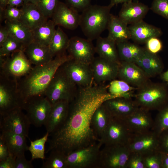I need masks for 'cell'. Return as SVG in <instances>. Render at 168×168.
Masks as SVG:
<instances>
[{
    "instance_id": "obj_1",
    "label": "cell",
    "mask_w": 168,
    "mask_h": 168,
    "mask_svg": "<svg viewBox=\"0 0 168 168\" xmlns=\"http://www.w3.org/2000/svg\"><path fill=\"white\" fill-rule=\"evenodd\" d=\"M112 96L103 83L78 87L65 121L49 134L46 152L55 150L67 155L99 141L91 127L92 117L98 107Z\"/></svg>"
},
{
    "instance_id": "obj_2",
    "label": "cell",
    "mask_w": 168,
    "mask_h": 168,
    "mask_svg": "<svg viewBox=\"0 0 168 168\" xmlns=\"http://www.w3.org/2000/svg\"><path fill=\"white\" fill-rule=\"evenodd\" d=\"M71 59L66 53L56 56L47 63L33 67L29 73L17 81L18 89L24 101L32 96L44 95L57 70Z\"/></svg>"
},
{
    "instance_id": "obj_3",
    "label": "cell",
    "mask_w": 168,
    "mask_h": 168,
    "mask_svg": "<svg viewBox=\"0 0 168 168\" xmlns=\"http://www.w3.org/2000/svg\"><path fill=\"white\" fill-rule=\"evenodd\" d=\"M114 5H90L80 14L79 26L87 38L92 41L97 39L107 29L111 13Z\"/></svg>"
},
{
    "instance_id": "obj_4",
    "label": "cell",
    "mask_w": 168,
    "mask_h": 168,
    "mask_svg": "<svg viewBox=\"0 0 168 168\" xmlns=\"http://www.w3.org/2000/svg\"><path fill=\"white\" fill-rule=\"evenodd\" d=\"M134 100L139 107L149 111L158 110L168 102L166 84L149 81L137 89Z\"/></svg>"
},
{
    "instance_id": "obj_5",
    "label": "cell",
    "mask_w": 168,
    "mask_h": 168,
    "mask_svg": "<svg viewBox=\"0 0 168 168\" xmlns=\"http://www.w3.org/2000/svg\"><path fill=\"white\" fill-rule=\"evenodd\" d=\"M62 65L57 70L45 92L44 96L52 104L61 100L70 103L77 93L78 87L68 76Z\"/></svg>"
},
{
    "instance_id": "obj_6",
    "label": "cell",
    "mask_w": 168,
    "mask_h": 168,
    "mask_svg": "<svg viewBox=\"0 0 168 168\" xmlns=\"http://www.w3.org/2000/svg\"><path fill=\"white\" fill-rule=\"evenodd\" d=\"M32 65L24 50H19L6 57H0V75L18 81L29 73Z\"/></svg>"
},
{
    "instance_id": "obj_7",
    "label": "cell",
    "mask_w": 168,
    "mask_h": 168,
    "mask_svg": "<svg viewBox=\"0 0 168 168\" xmlns=\"http://www.w3.org/2000/svg\"><path fill=\"white\" fill-rule=\"evenodd\" d=\"M0 80V115L16 108L22 109L24 101L18 89L17 81L1 75Z\"/></svg>"
},
{
    "instance_id": "obj_8",
    "label": "cell",
    "mask_w": 168,
    "mask_h": 168,
    "mask_svg": "<svg viewBox=\"0 0 168 168\" xmlns=\"http://www.w3.org/2000/svg\"><path fill=\"white\" fill-rule=\"evenodd\" d=\"M130 153L126 145H104L100 151L98 168H126Z\"/></svg>"
},
{
    "instance_id": "obj_9",
    "label": "cell",
    "mask_w": 168,
    "mask_h": 168,
    "mask_svg": "<svg viewBox=\"0 0 168 168\" xmlns=\"http://www.w3.org/2000/svg\"><path fill=\"white\" fill-rule=\"evenodd\" d=\"M102 146L98 141L67 155L68 168H98Z\"/></svg>"
},
{
    "instance_id": "obj_10",
    "label": "cell",
    "mask_w": 168,
    "mask_h": 168,
    "mask_svg": "<svg viewBox=\"0 0 168 168\" xmlns=\"http://www.w3.org/2000/svg\"><path fill=\"white\" fill-rule=\"evenodd\" d=\"M52 105L44 95L37 96L25 100L22 109L31 124L40 127L45 125Z\"/></svg>"
},
{
    "instance_id": "obj_11",
    "label": "cell",
    "mask_w": 168,
    "mask_h": 168,
    "mask_svg": "<svg viewBox=\"0 0 168 168\" xmlns=\"http://www.w3.org/2000/svg\"><path fill=\"white\" fill-rule=\"evenodd\" d=\"M21 108H18L0 115L1 131L21 135L28 138L31 123Z\"/></svg>"
},
{
    "instance_id": "obj_12",
    "label": "cell",
    "mask_w": 168,
    "mask_h": 168,
    "mask_svg": "<svg viewBox=\"0 0 168 168\" xmlns=\"http://www.w3.org/2000/svg\"><path fill=\"white\" fill-rule=\"evenodd\" d=\"M132 133L124 120L112 117L99 141L102 146L126 145Z\"/></svg>"
},
{
    "instance_id": "obj_13",
    "label": "cell",
    "mask_w": 168,
    "mask_h": 168,
    "mask_svg": "<svg viewBox=\"0 0 168 168\" xmlns=\"http://www.w3.org/2000/svg\"><path fill=\"white\" fill-rule=\"evenodd\" d=\"M126 145L131 152L143 156L159 151V136L152 130L139 133H133Z\"/></svg>"
},
{
    "instance_id": "obj_14",
    "label": "cell",
    "mask_w": 168,
    "mask_h": 168,
    "mask_svg": "<svg viewBox=\"0 0 168 168\" xmlns=\"http://www.w3.org/2000/svg\"><path fill=\"white\" fill-rule=\"evenodd\" d=\"M67 51L73 59L89 65L94 59L96 53L92 41L77 36L70 39Z\"/></svg>"
},
{
    "instance_id": "obj_15",
    "label": "cell",
    "mask_w": 168,
    "mask_h": 168,
    "mask_svg": "<svg viewBox=\"0 0 168 168\" xmlns=\"http://www.w3.org/2000/svg\"><path fill=\"white\" fill-rule=\"evenodd\" d=\"M62 66L68 76L78 87L87 86L93 83L90 65L71 59L64 63Z\"/></svg>"
},
{
    "instance_id": "obj_16",
    "label": "cell",
    "mask_w": 168,
    "mask_h": 168,
    "mask_svg": "<svg viewBox=\"0 0 168 168\" xmlns=\"http://www.w3.org/2000/svg\"><path fill=\"white\" fill-rule=\"evenodd\" d=\"M117 77L137 89L150 81L143 70L135 63L120 61Z\"/></svg>"
},
{
    "instance_id": "obj_17",
    "label": "cell",
    "mask_w": 168,
    "mask_h": 168,
    "mask_svg": "<svg viewBox=\"0 0 168 168\" xmlns=\"http://www.w3.org/2000/svg\"><path fill=\"white\" fill-rule=\"evenodd\" d=\"M119 64L99 56L95 57L90 64L94 81L102 84L117 77Z\"/></svg>"
},
{
    "instance_id": "obj_18",
    "label": "cell",
    "mask_w": 168,
    "mask_h": 168,
    "mask_svg": "<svg viewBox=\"0 0 168 168\" xmlns=\"http://www.w3.org/2000/svg\"><path fill=\"white\" fill-rule=\"evenodd\" d=\"M103 104L113 117L124 120L139 107L131 97H114L105 100Z\"/></svg>"
},
{
    "instance_id": "obj_19",
    "label": "cell",
    "mask_w": 168,
    "mask_h": 168,
    "mask_svg": "<svg viewBox=\"0 0 168 168\" xmlns=\"http://www.w3.org/2000/svg\"><path fill=\"white\" fill-rule=\"evenodd\" d=\"M66 3L59 1L52 18L56 26L74 30L79 26L80 14Z\"/></svg>"
},
{
    "instance_id": "obj_20",
    "label": "cell",
    "mask_w": 168,
    "mask_h": 168,
    "mask_svg": "<svg viewBox=\"0 0 168 168\" xmlns=\"http://www.w3.org/2000/svg\"><path fill=\"white\" fill-rule=\"evenodd\" d=\"M124 120L132 133H139L152 130L154 119L150 111L139 107Z\"/></svg>"
},
{
    "instance_id": "obj_21",
    "label": "cell",
    "mask_w": 168,
    "mask_h": 168,
    "mask_svg": "<svg viewBox=\"0 0 168 168\" xmlns=\"http://www.w3.org/2000/svg\"><path fill=\"white\" fill-rule=\"evenodd\" d=\"M149 10L147 5L138 2L124 3L118 16L127 25H131L142 20Z\"/></svg>"
},
{
    "instance_id": "obj_22",
    "label": "cell",
    "mask_w": 168,
    "mask_h": 168,
    "mask_svg": "<svg viewBox=\"0 0 168 168\" xmlns=\"http://www.w3.org/2000/svg\"><path fill=\"white\" fill-rule=\"evenodd\" d=\"M70 102L64 100L56 102L52 106L44 125L47 132L52 133L65 121L68 113Z\"/></svg>"
},
{
    "instance_id": "obj_23",
    "label": "cell",
    "mask_w": 168,
    "mask_h": 168,
    "mask_svg": "<svg viewBox=\"0 0 168 168\" xmlns=\"http://www.w3.org/2000/svg\"><path fill=\"white\" fill-rule=\"evenodd\" d=\"M128 28L131 39L140 44H145L150 38H158L162 34L160 28L148 24L143 20L130 25Z\"/></svg>"
},
{
    "instance_id": "obj_24",
    "label": "cell",
    "mask_w": 168,
    "mask_h": 168,
    "mask_svg": "<svg viewBox=\"0 0 168 168\" xmlns=\"http://www.w3.org/2000/svg\"><path fill=\"white\" fill-rule=\"evenodd\" d=\"M135 63L143 70L149 78L161 74L164 68L163 63L160 57L156 54L150 52L146 48Z\"/></svg>"
},
{
    "instance_id": "obj_25",
    "label": "cell",
    "mask_w": 168,
    "mask_h": 168,
    "mask_svg": "<svg viewBox=\"0 0 168 168\" xmlns=\"http://www.w3.org/2000/svg\"><path fill=\"white\" fill-rule=\"evenodd\" d=\"M21 9L23 13L20 21L32 30L48 20L36 5L24 3Z\"/></svg>"
},
{
    "instance_id": "obj_26",
    "label": "cell",
    "mask_w": 168,
    "mask_h": 168,
    "mask_svg": "<svg viewBox=\"0 0 168 168\" xmlns=\"http://www.w3.org/2000/svg\"><path fill=\"white\" fill-rule=\"evenodd\" d=\"M24 52L30 63L35 66L45 64L53 58L48 46L33 41L25 48Z\"/></svg>"
},
{
    "instance_id": "obj_27",
    "label": "cell",
    "mask_w": 168,
    "mask_h": 168,
    "mask_svg": "<svg viewBox=\"0 0 168 168\" xmlns=\"http://www.w3.org/2000/svg\"><path fill=\"white\" fill-rule=\"evenodd\" d=\"M107 29L108 31L107 37L116 43L128 41L131 39L130 32L128 25L118 16L111 14Z\"/></svg>"
},
{
    "instance_id": "obj_28",
    "label": "cell",
    "mask_w": 168,
    "mask_h": 168,
    "mask_svg": "<svg viewBox=\"0 0 168 168\" xmlns=\"http://www.w3.org/2000/svg\"><path fill=\"white\" fill-rule=\"evenodd\" d=\"M95 49L99 57L118 64L120 63L116 43L107 37H99Z\"/></svg>"
},
{
    "instance_id": "obj_29",
    "label": "cell",
    "mask_w": 168,
    "mask_h": 168,
    "mask_svg": "<svg viewBox=\"0 0 168 168\" xmlns=\"http://www.w3.org/2000/svg\"><path fill=\"white\" fill-rule=\"evenodd\" d=\"M5 24L9 35L21 43L24 48L33 41L32 30L20 21L6 20Z\"/></svg>"
},
{
    "instance_id": "obj_30",
    "label": "cell",
    "mask_w": 168,
    "mask_h": 168,
    "mask_svg": "<svg viewBox=\"0 0 168 168\" xmlns=\"http://www.w3.org/2000/svg\"><path fill=\"white\" fill-rule=\"evenodd\" d=\"M1 138L7 145L9 153L16 157L24 155L25 151L28 150L26 137L8 132L2 131Z\"/></svg>"
},
{
    "instance_id": "obj_31",
    "label": "cell",
    "mask_w": 168,
    "mask_h": 168,
    "mask_svg": "<svg viewBox=\"0 0 168 168\" xmlns=\"http://www.w3.org/2000/svg\"><path fill=\"white\" fill-rule=\"evenodd\" d=\"M112 118L103 102L98 107L93 114L91 120V127L99 141Z\"/></svg>"
},
{
    "instance_id": "obj_32",
    "label": "cell",
    "mask_w": 168,
    "mask_h": 168,
    "mask_svg": "<svg viewBox=\"0 0 168 168\" xmlns=\"http://www.w3.org/2000/svg\"><path fill=\"white\" fill-rule=\"evenodd\" d=\"M120 61L135 63L143 53L145 48L124 41L116 43Z\"/></svg>"
},
{
    "instance_id": "obj_33",
    "label": "cell",
    "mask_w": 168,
    "mask_h": 168,
    "mask_svg": "<svg viewBox=\"0 0 168 168\" xmlns=\"http://www.w3.org/2000/svg\"><path fill=\"white\" fill-rule=\"evenodd\" d=\"M56 26L52 20H48L32 30L33 41L42 45L48 46L56 30Z\"/></svg>"
},
{
    "instance_id": "obj_34",
    "label": "cell",
    "mask_w": 168,
    "mask_h": 168,
    "mask_svg": "<svg viewBox=\"0 0 168 168\" xmlns=\"http://www.w3.org/2000/svg\"><path fill=\"white\" fill-rule=\"evenodd\" d=\"M69 39L60 26H58L48 46L53 58L66 53Z\"/></svg>"
},
{
    "instance_id": "obj_35",
    "label": "cell",
    "mask_w": 168,
    "mask_h": 168,
    "mask_svg": "<svg viewBox=\"0 0 168 168\" xmlns=\"http://www.w3.org/2000/svg\"><path fill=\"white\" fill-rule=\"evenodd\" d=\"M137 88L132 86L126 82L119 79L111 81L108 86V91L116 96L132 97L133 91Z\"/></svg>"
},
{
    "instance_id": "obj_36",
    "label": "cell",
    "mask_w": 168,
    "mask_h": 168,
    "mask_svg": "<svg viewBox=\"0 0 168 168\" xmlns=\"http://www.w3.org/2000/svg\"><path fill=\"white\" fill-rule=\"evenodd\" d=\"M158 111L152 130L159 136L168 131V102Z\"/></svg>"
},
{
    "instance_id": "obj_37",
    "label": "cell",
    "mask_w": 168,
    "mask_h": 168,
    "mask_svg": "<svg viewBox=\"0 0 168 168\" xmlns=\"http://www.w3.org/2000/svg\"><path fill=\"white\" fill-rule=\"evenodd\" d=\"M43 163V168H68L67 155L60 151L53 150Z\"/></svg>"
},
{
    "instance_id": "obj_38",
    "label": "cell",
    "mask_w": 168,
    "mask_h": 168,
    "mask_svg": "<svg viewBox=\"0 0 168 168\" xmlns=\"http://www.w3.org/2000/svg\"><path fill=\"white\" fill-rule=\"evenodd\" d=\"M49 133L47 132L42 138L32 141L30 140V145L29 147L28 150L31 155V159H40L42 160L45 159V145L47 141Z\"/></svg>"
},
{
    "instance_id": "obj_39",
    "label": "cell",
    "mask_w": 168,
    "mask_h": 168,
    "mask_svg": "<svg viewBox=\"0 0 168 168\" xmlns=\"http://www.w3.org/2000/svg\"><path fill=\"white\" fill-rule=\"evenodd\" d=\"M0 47V57H6L19 50H24L25 49L21 43L10 35Z\"/></svg>"
},
{
    "instance_id": "obj_40",
    "label": "cell",
    "mask_w": 168,
    "mask_h": 168,
    "mask_svg": "<svg viewBox=\"0 0 168 168\" xmlns=\"http://www.w3.org/2000/svg\"><path fill=\"white\" fill-rule=\"evenodd\" d=\"M22 13L21 8L19 9L7 5L5 9H0V22L4 19L9 21H20Z\"/></svg>"
},
{
    "instance_id": "obj_41",
    "label": "cell",
    "mask_w": 168,
    "mask_h": 168,
    "mask_svg": "<svg viewBox=\"0 0 168 168\" xmlns=\"http://www.w3.org/2000/svg\"><path fill=\"white\" fill-rule=\"evenodd\" d=\"M59 0H39L36 5L47 18L52 17Z\"/></svg>"
},
{
    "instance_id": "obj_42",
    "label": "cell",
    "mask_w": 168,
    "mask_h": 168,
    "mask_svg": "<svg viewBox=\"0 0 168 168\" xmlns=\"http://www.w3.org/2000/svg\"><path fill=\"white\" fill-rule=\"evenodd\" d=\"M145 168H162L161 156L159 151L143 156Z\"/></svg>"
},
{
    "instance_id": "obj_43",
    "label": "cell",
    "mask_w": 168,
    "mask_h": 168,
    "mask_svg": "<svg viewBox=\"0 0 168 168\" xmlns=\"http://www.w3.org/2000/svg\"><path fill=\"white\" fill-rule=\"evenodd\" d=\"M150 9L154 13L168 19V0H153Z\"/></svg>"
},
{
    "instance_id": "obj_44",
    "label": "cell",
    "mask_w": 168,
    "mask_h": 168,
    "mask_svg": "<svg viewBox=\"0 0 168 168\" xmlns=\"http://www.w3.org/2000/svg\"><path fill=\"white\" fill-rule=\"evenodd\" d=\"M126 168H145L143 156L137 152H131Z\"/></svg>"
},
{
    "instance_id": "obj_45",
    "label": "cell",
    "mask_w": 168,
    "mask_h": 168,
    "mask_svg": "<svg viewBox=\"0 0 168 168\" xmlns=\"http://www.w3.org/2000/svg\"><path fill=\"white\" fill-rule=\"evenodd\" d=\"M146 48L150 52L156 54L161 50L162 44L158 37H153L148 39L145 43Z\"/></svg>"
},
{
    "instance_id": "obj_46",
    "label": "cell",
    "mask_w": 168,
    "mask_h": 168,
    "mask_svg": "<svg viewBox=\"0 0 168 168\" xmlns=\"http://www.w3.org/2000/svg\"><path fill=\"white\" fill-rule=\"evenodd\" d=\"M66 3L69 7L82 12L91 5V0H65Z\"/></svg>"
},
{
    "instance_id": "obj_47",
    "label": "cell",
    "mask_w": 168,
    "mask_h": 168,
    "mask_svg": "<svg viewBox=\"0 0 168 168\" xmlns=\"http://www.w3.org/2000/svg\"><path fill=\"white\" fill-rule=\"evenodd\" d=\"M159 151L168 153V131L159 136Z\"/></svg>"
},
{
    "instance_id": "obj_48",
    "label": "cell",
    "mask_w": 168,
    "mask_h": 168,
    "mask_svg": "<svg viewBox=\"0 0 168 168\" xmlns=\"http://www.w3.org/2000/svg\"><path fill=\"white\" fill-rule=\"evenodd\" d=\"M31 161H27L25 158L24 155L16 157L15 168H32L34 167Z\"/></svg>"
},
{
    "instance_id": "obj_49",
    "label": "cell",
    "mask_w": 168,
    "mask_h": 168,
    "mask_svg": "<svg viewBox=\"0 0 168 168\" xmlns=\"http://www.w3.org/2000/svg\"><path fill=\"white\" fill-rule=\"evenodd\" d=\"M16 157L9 153L5 160L0 161V168H15Z\"/></svg>"
},
{
    "instance_id": "obj_50",
    "label": "cell",
    "mask_w": 168,
    "mask_h": 168,
    "mask_svg": "<svg viewBox=\"0 0 168 168\" xmlns=\"http://www.w3.org/2000/svg\"><path fill=\"white\" fill-rule=\"evenodd\" d=\"M9 153L7 147L3 140L0 138V161L7 158Z\"/></svg>"
},
{
    "instance_id": "obj_51",
    "label": "cell",
    "mask_w": 168,
    "mask_h": 168,
    "mask_svg": "<svg viewBox=\"0 0 168 168\" xmlns=\"http://www.w3.org/2000/svg\"><path fill=\"white\" fill-rule=\"evenodd\" d=\"M7 29L5 26H0V46L7 39L9 36Z\"/></svg>"
},
{
    "instance_id": "obj_52",
    "label": "cell",
    "mask_w": 168,
    "mask_h": 168,
    "mask_svg": "<svg viewBox=\"0 0 168 168\" xmlns=\"http://www.w3.org/2000/svg\"><path fill=\"white\" fill-rule=\"evenodd\" d=\"M161 152V156L162 168H168V153Z\"/></svg>"
},
{
    "instance_id": "obj_53",
    "label": "cell",
    "mask_w": 168,
    "mask_h": 168,
    "mask_svg": "<svg viewBox=\"0 0 168 168\" xmlns=\"http://www.w3.org/2000/svg\"><path fill=\"white\" fill-rule=\"evenodd\" d=\"M24 4L23 0H9L7 5L17 7L22 6Z\"/></svg>"
},
{
    "instance_id": "obj_54",
    "label": "cell",
    "mask_w": 168,
    "mask_h": 168,
    "mask_svg": "<svg viewBox=\"0 0 168 168\" xmlns=\"http://www.w3.org/2000/svg\"><path fill=\"white\" fill-rule=\"evenodd\" d=\"M133 0H110L111 3L115 5H117L119 3H123L133 1Z\"/></svg>"
},
{
    "instance_id": "obj_55",
    "label": "cell",
    "mask_w": 168,
    "mask_h": 168,
    "mask_svg": "<svg viewBox=\"0 0 168 168\" xmlns=\"http://www.w3.org/2000/svg\"><path fill=\"white\" fill-rule=\"evenodd\" d=\"M9 0H0V9H5L8 4Z\"/></svg>"
},
{
    "instance_id": "obj_56",
    "label": "cell",
    "mask_w": 168,
    "mask_h": 168,
    "mask_svg": "<svg viewBox=\"0 0 168 168\" xmlns=\"http://www.w3.org/2000/svg\"><path fill=\"white\" fill-rule=\"evenodd\" d=\"M161 77L163 81L168 82V70L161 74Z\"/></svg>"
},
{
    "instance_id": "obj_57",
    "label": "cell",
    "mask_w": 168,
    "mask_h": 168,
    "mask_svg": "<svg viewBox=\"0 0 168 168\" xmlns=\"http://www.w3.org/2000/svg\"><path fill=\"white\" fill-rule=\"evenodd\" d=\"M24 3H31L36 5L39 0H23Z\"/></svg>"
}]
</instances>
